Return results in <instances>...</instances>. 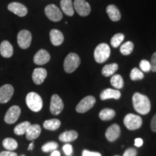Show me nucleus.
Listing matches in <instances>:
<instances>
[{
	"label": "nucleus",
	"instance_id": "nucleus-4",
	"mask_svg": "<svg viewBox=\"0 0 156 156\" xmlns=\"http://www.w3.org/2000/svg\"><path fill=\"white\" fill-rule=\"evenodd\" d=\"M80 64V58L75 53H70L67 56L64 62V69L67 73L75 72Z\"/></svg>",
	"mask_w": 156,
	"mask_h": 156
},
{
	"label": "nucleus",
	"instance_id": "nucleus-30",
	"mask_svg": "<svg viewBox=\"0 0 156 156\" xmlns=\"http://www.w3.org/2000/svg\"><path fill=\"white\" fill-rule=\"evenodd\" d=\"M134 49V44L132 41H127L121 46L120 52L124 56L129 55Z\"/></svg>",
	"mask_w": 156,
	"mask_h": 156
},
{
	"label": "nucleus",
	"instance_id": "nucleus-10",
	"mask_svg": "<svg viewBox=\"0 0 156 156\" xmlns=\"http://www.w3.org/2000/svg\"><path fill=\"white\" fill-rule=\"evenodd\" d=\"M73 6L75 11L82 17L87 16L90 13V6L85 0H75Z\"/></svg>",
	"mask_w": 156,
	"mask_h": 156
},
{
	"label": "nucleus",
	"instance_id": "nucleus-27",
	"mask_svg": "<svg viewBox=\"0 0 156 156\" xmlns=\"http://www.w3.org/2000/svg\"><path fill=\"white\" fill-rule=\"evenodd\" d=\"M3 147L5 148L6 150L9 151H12L16 150L17 147H18V144L17 142L13 138H5L2 142Z\"/></svg>",
	"mask_w": 156,
	"mask_h": 156
},
{
	"label": "nucleus",
	"instance_id": "nucleus-32",
	"mask_svg": "<svg viewBox=\"0 0 156 156\" xmlns=\"http://www.w3.org/2000/svg\"><path fill=\"white\" fill-rule=\"evenodd\" d=\"M124 39V36L122 34H116L112 38L111 40V44L114 48H117L122 44Z\"/></svg>",
	"mask_w": 156,
	"mask_h": 156
},
{
	"label": "nucleus",
	"instance_id": "nucleus-46",
	"mask_svg": "<svg viewBox=\"0 0 156 156\" xmlns=\"http://www.w3.org/2000/svg\"><path fill=\"white\" fill-rule=\"evenodd\" d=\"M67 156H71V155H67Z\"/></svg>",
	"mask_w": 156,
	"mask_h": 156
},
{
	"label": "nucleus",
	"instance_id": "nucleus-11",
	"mask_svg": "<svg viewBox=\"0 0 156 156\" xmlns=\"http://www.w3.org/2000/svg\"><path fill=\"white\" fill-rule=\"evenodd\" d=\"M21 114V109L18 106H12L8 109L5 116V122L7 124H14L18 120Z\"/></svg>",
	"mask_w": 156,
	"mask_h": 156
},
{
	"label": "nucleus",
	"instance_id": "nucleus-38",
	"mask_svg": "<svg viewBox=\"0 0 156 156\" xmlns=\"http://www.w3.org/2000/svg\"><path fill=\"white\" fill-rule=\"evenodd\" d=\"M82 156H102L100 153L97 152H91L87 150H84L82 153Z\"/></svg>",
	"mask_w": 156,
	"mask_h": 156
},
{
	"label": "nucleus",
	"instance_id": "nucleus-8",
	"mask_svg": "<svg viewBox=\"0 0 156 156\" xmlns=\"http://www.w3.org/2000/svg\"><path fill=\"white\" fill-rule=\"evenodd\" d=\"M17 44L19 46L23 49H26L30 47L31 41H32V35L30 31L23 30L20 31L17 34Z\"/></svg>",
	"mask_w": 156,
	"mask_h": 156
},
{
	"label": "nucleus",
	"instance_id": "nucleus-39",
	"mask_svg": "<svg viewBox=\"0 0 156 156\" xmlns=\"http://www.w3.org/2000/svg\"><path fill=\"white\" fill-rule=\"evenodd\" d=\"M151 128L152 131L154 132H156V114L154 115V116L152 119L151 122Z\"/></svg>",
	"mask_w": 156,
	"mask_h": 156
},
{
	"label": "nucleus",
	"instance_id": "nucleus-23",
	"mask_svg": "<svg viewBox=\"0 0 156 156\" xmlns=\"http://www.w3.org/2000/svg\"><path fill=\"white\" fill-rule=\"evenodd\" d=\"M77 137V132L75 131V130H69V131H66L60 134L59 136H58V139L62 142H70L75 140Z\"/></svg>",
	"mask_w": 156,
	"mask_h": 156
},
{
	"label": "nucleus",
	"instance_id": "nucleus-1",
	"mask_svg": "<svg viewBox=\"0 0 156 156\" xmlns=\"http://www.w3.org/2000/svg\"><path fill=\"white\" fill-rule=\"evenodd\" d=\"M132 103L134 110L140 114L146 115L151 112V101L145 95L135 93L132 97Z\"/></svg>",
	"mask_w": 156,
	"mask_h": 156
},
{
	"label": "nucleus",
	"instance_id": "nucleus-5",
	"mask_svg": "<svg viewBox=\"0 0 156 156\" xmlns=\"http://www.w3.org/2000/svg\"><path fill=\"white\" fill-rule=\"evenodd\" d=\"M124 124L129 130H136L141 127L142 119L138 115L129 114L124 117Z\"/></svg>",
	"mask_w": 156,
	"mask_h": 156
},
{
	"label": "nucleus",
	"instance_id": "nucleus-18",
	"mask_svg": "<svg viewBox=\"0 0 156 156\" xmlns=\"http://www.w3.org/2000/svg\"><path fill=\"white\" fill-rule=\"evenodd\" d=\"M41 128L38 124H31L27 130L26 139L28 140H34L40 136Z\"/></svg>",
	"mask_w": 156,
	"mask_h": 156
},
{
	"label": "nucleus",
	"instance_id": "nucleus-26",
	"mask_svg": "<svg viewBox=\"0 0 156 156\" xmlns=\"http://www.w3.org/2000/svg\"><path fill=\"white\" fill-rule=\"evenodd\" d=\"M116 115L114 110L111 108H104L99 113V118L102 121L112 120Z\"/></svg>",
	"mask_w": 156,
	"mask_h": 156
},
{
	"label": "nucleus",
	"instance_id": "nucleus-24",
	"mask_svg": "<svg viewBox=\"0 0 156 156\" xmlns=\"http://www.w3.org/2000/svg\"><path fill=\"white\" fill-rule=\"evenodd\" d=\"M119 65L116 63L109 64L105 65L102 69V75L105 77H110V76L114 75L115 73L118 70Z\"/></svg>",
	"mask_w": 156,
	"mask_h": 156
},
{
	"label": "nucleus",
	"instance_id": "nucleus-14",
	"mask_svg": "<svg viewBox=\"0 0 156 156\" xmlns=\"http://www.w3.org/2000/svg\"><path fill=\"white\" fill-rule=\"evenodd\" d=\"M8 9L19 17H24L28 13V9L23 4L19 2H12L9 4Z\"/></svg>",
	"mask_w": 156,
	"mask_h": 156
},
{
	"label": "nucleus",
	"instance_id": "nucleus-31",
	"mask_svg": "<svg viewBox=\"0 0 156 156\" xmlns=\"http://www.w3.org/2000/svg\"><path fill=\"white\" fill-rule=\"evenodd\" d=\"M58 147V145L57 142H48L47 143L44 144L42 146L41 150L44 153H49V152H53L54 151H56Z\"/></svg>",
	"mask_w": 156,
	"mask_h": 156
},
{
	"label": "nucleus",
	"instance_id": "nucleus-28",
	"mask_svg": "<svg viewBox=\"0 0 156 156\" xmlns=\"http://www.w3.org/2000/svg\"><path fill=\"white\" fill-rule=\"evenodd\" d=\"M30 125V123L28 122V121L20 123V124H17L15 127L14 133L16 135H23V134L26 133L27 130H28V129Z\"/></svg>",
	"mask_w": 156,
	"mask_h": 156
},
{
	"label": "nucleus",
	"instance_id": "nucleus-17",
	"mask_svg": "<svg viewBox=\"0 0 156 156\" xmlns=\"http://www.w3.org/2000/svg\"><path fill=\"white\" fill-rule=\"evenodd\" d=\"M121 95H122L121 92L119 91L118 90L108 88L104 90H103L102 92H101L100 95V98L102 101L111 98H114L116 99V100H118V99H119L121 98Z\"/></svg>",
	"mask_w": 156,
	"mask_h": 156
},
{
	"label": "nucleus",
	"instance_id": "nucleus-35",
	"mask_svg": "<svg viewBox=\"0 0 156 156\" xmlns=\"http://www.w3.org/2000/svg\"><path fill=\"white\" fill-rule=\"evenodd\" d=\"M63 151L67 155H71L73 153V146L70 145V144H66L63 147Z\"/></svg>",
	"mask_w": 156,
	"mask_h": 156
},
{
	"label": "nucleus",
	"instance_id": "nucleus-7",
	"mask_svg": "<svg viewBox=\"0 0 156 156\" xmlns=\"http://www.w3.org/2000/svg\"><path fill=\"white\" fill-rule=\"evenodd\" d=\"M45 14L50 20L58 22L62 19V12L58 7L54 5H49L45 8Z\"/></svg>",
	"mask_w": 156,
	"mask_h": 156
},
{
	"label": "nucleus",
	"instance_id": "nucleus-36",
	"mask_svg": "<svg viewBox=\"0 0 156 156\" xmlns=\"http://www.w3.org/2000/svg\"><path fill=\"white\" fill-rule=\"evenodd\" d=\"M136 155H137V151L135 148L130 147L124 152L123 156H136Z\"/></svg>",
	"mask_w": 156,
	"mask_h": 156
},
{
	"label": "nucleus",
	"instance_id": "nucleus-45",
	"mask_svg": "<svg viewBox=\"0 0 156 156\" xmlns=\"http://www.w3.org/2000/svg\"><path fill=\"white\" fill-rule=\"evenodd\" d=\"M114 156H120V155H114Z\"/></svg>",
	"mask_w": 156,
	"mask_h": 156
},
{
	"label": "nucleus",
	"instance_id": "nucleus-19",
	"mask_svg": "<svg viewBox=\"0 0 156 156\" xmlns=\"http://www.w3.org/2000/svg\"><path fill=\"white\" fill-rule=\"evenodd\" d=\"M50 40L54 46H60L64 42V35L57 29H53L50 31Z\"/></svg>",
	"mask_w": 156,
	"mask_h": 156
},
{
	"label": "nucleus",
	"instance_id": "nucleus-13",
	"mask_svg": "<svg viewBox=\"0 0 156 156\" xmlns=\"http://www.w3.org/2000/svg\"><path fill=\"white\" fill-rule=\"evenodd\" d=\"M121 134V129L120 126L116 124H112L107 129L105 136H106V139L109 142H114L115 140L118 139L119 137Z\"/></svg>",
	"mask_w": 156,
	"mask_h": 156
},
{
	"label": "nucleus",
	"instance_id": "nucleus-37",
	"mask_svg": "<svg viewBox=\"0 0 156 156\" xmlns=\"http://www.w3.org/2000/svg\"><path fill=\"white\" fill-rule=\"evenodd\" d=\"M151 70L154 73L156 72V51L152 55L151 60Z\"/></svg>",
	"mask_w": 156,
	"mask_h": 156
},
{
	"label": "nucleus",
	"instance_id": "nucleus-33",
	"mask_svg": "<svg viewBox=\"0 0 156 156\" xmlns=\"http://www.w3.org/2000/svg\"><path fill=\"white\" fill-rule=\"evenodd\" d=\"M130 78L133 81L140 80L144 78V74L138 68H133L130 73Z\"/></svg>",
	"mask_w": 156,
	"mask_h": 156
},
{
	"label": "nucleus",
	"instance_id": "nucleus-2",
	"mask_svg": "<svg viewBox=\"0 0 156 156\" xmlns=\"http://www.w3.org/2000/svg\"><path fill=\"white\" fill-rule=\"evenodd\" d=\"M26 104L32 112H38L42 109L43 107V101L41 97L37 93L30 92L27 95L26 98Z\"/></svg>",
	"mask_w": 156,
	"mask_h": 156
},
{
	"label": "nucleus",
	"instance_id": "nucleus-6",
	"mask_svg": "<svg viewBox=\"0 0 156 156\" xmlns=\"http://www.w3.org/2000/svg\"><path fill=\"white\" fill-rule=\"evenodd\" d=\"M95 102H96V100L93 95H88V96L85 97L76 106V112L80 113V114L87 112V111H89L94 106Z\"/></svg>",
	"mask_w": 156,
	"mask_h": 156
},
{
	"label": "nucleus",
	"instance_id": "nucleus-40",
	"mask_svg": "<svg viewBox=\"0 0 156 156\" xmlns=\"http://www.w3.org/2000/svg\"><path fill=\"white\" fill-rule=\"evenodd\" d=\"M0 156H17V154L12 151H2L0 153Z\"/></svg>",
	"mask_w": 156,
	"mask_h": 156
},
{
	"label": "nucleus",
	"instance_id": "nucleus-25",
	"mask_svg": "<svg viewBox=\"0 0 156 156\" xmlns=\"http://www.w3.org/2000/svg\"><path fill=\"white\" fill-rule=\"evenodd\" d=\"M61 126V122L57 119H51L46 120L44 123V127L46 129L54 131L58 129Z\"/></svg>",
	"mask_w": 156,
	"mask_h": 156
},
{
	"label": "nucleus",
	"instance_id": "nucleus-22",
	"mask_svg": "<svg viewBox=\"0 0 156 156\" xmlns=\"http://www.w3.org/2000/svg\"><path fill=\"white\" fill-rule=\"evenodd\" d=\"M106 12L108 14L109 18L114 22H117L120 20L121 13L119 9L117 8L114 5H110L107 7Z\"/></svg>",
	"mask_w": 156,
	"mask_h": 156
},
{
	"label": "nucleus",
	"instance_id": "nucleus-43",
	"mask_svg": "<svg viewBox=\"0 0 156 156\" xmlns=\"http://www.w3.org/2000/svg\"><path fill=\"white\" fill-rule=\"evenodd\" d=\"M34 147V142H31L30 145H29L28 151H33Z\"/></svg>",
	"mask_w": 156,
	"mask_h": 156
},
{
	"label": "nucleus",
	"instance_id": "nucleus-29",
	"mask_svg": "<svg viewBox=\"0 0 156 156\" xmlns=\"http://www.w3.org/2000/svg\"><path fill=\"white\" fill-rule=\"evenodd\" d=\"M111 84L114 87L116 90L122 89L124 86V80L123 78L120 75H112V79H111Z\"/></svg>",
	"mask_w": 156,
	"mask_h": 156
},
{
	"label": "nucleus",
	"instance_id": "nucleus-16",
	"mask_svg": "<svg viewBox=\"0 0 156 156\" xmlns=\"http://www.w3.org/2000/svg\"><path fill=\"white\" fill-rule=\"evenodd\" d=\"M46 77H47V71L44 68H36L32 75L33 81L36 85L42 84Z\"/></svg>",
	"mask_w": 156,
	"mask_h": 156
},
{
	"label": "nucleus",
	"instance_id": "nucleus-42",
	"mask_svg": "<svg viewBox=\"0 0 156 156\" xmlns=\"http://www.w3.org/2000/svg\"><path fill=\"white\" fill-rule=\"evenodd\" d=\"M51 156H61V154H60L59 152L58 151H54L52 152L51 154Z\"/></svg>",
	"mask_w": 156,
	"mask_h": 156
},
{
	"label": "nucleus",
	"instance_id": "nucleus-15",
	"mask_svg": "<svg viewBox=\"0 0 156 156\" xmlns=\"http://www.w3.org/2000/svg\"><path fill=\"white\" fill-rule=\"evenodd\" d=\"M50 54L47 51L41 49L35 54L34 62L37 65H44V64L48 63L50 61Z\"/></svg>",
	"mask_w": 156,
	"mask_h": 156
},
{
	"label": "nucleus",
	"instance_id": "nucleus-41",
	"mask_svg": "<svg viewBox=\"0 0 156 156\" xmlns=\"http://www.w3.org/2000/svg\"><path fill=\"white\" fill-rule=\"evenodd\" d=\"M134 145L137 147H141L143 145V140L141 138H136L135 140H134Z\"/></svg>",
	"mask_w": 156,
	"mask_h": 156
},
{
	"label": "nucleus",
	"instance_id": "nucleus-44",
	"mask_svg": "<svg viewBox=\"0 0 156 156\" xmlns=\"http://www.w3.org/2000/svg\"><path fill=\"white\" fill-rule=\"evenodd\" d=\"M21 156H25V155H21Z\"/></svg>",
	"mask_w": 156,
	"mask_h": 156
},
{
	"label": "nucleus",
	"instance_id": "nucleus-34",
	"mask_svg": "<svg viewBox=\"0 0 156 156\" xmlns=\"http://www.w3.org/2000/svg\"><path fill=\"white\" fill-rule=\"evenodd\" d=\"M140 67L141 69L142 72H145V73H148L151 70V66L150 62L147 60L143 59L140 62Z\"/></svg>",
	"mask_w": 156,
	"mask_h": 156
},
{
	"label": "nucleus",
	"instance_id": "nucleus-3",
	"mask_svg": "<svg viewBox=\"0 0 156 156\" xmlns=\"http://www.w3.org/2000/svg\"><path fill=\"white\" fill-rule=\"evenodd\" d=\"M111 54V49L108 44H100L94 51V58L97 63L102 64L107 61Z\"/></svg>",
	"mask_w": 156,
	"mask_h": 156
},
{
	"label": "nucleus",
	"instance_id": "nucleus-21",
	"mask_svg": "<svg viewBox=\"0 0 156 156\" xmlns=\"http://www.w3.org/2000/svg\"><path fill=\"white\" fill-rule=\"evenodd\" d=\"M61 9L63 12L68 16H73L75 13L73 3L72 0H62L60 2Z\"/></svg>",
	"mask_w": 156,
	"mask_h": 156
},
{
	"label": "nucleus",
	"instance_id": "nucleus-9",
	"mask_svg": "<svg viewBox=\"0 0 156 156\" xmlns=\"http://www.w3.org/2000/svg\"><path fill=\"white\" fill-rule=\"evenodd\" d=\"M64 109V103L58 95L54 94L51 96L50 103V112L53 115L61 114Z\"/></svg>",
	"mask_w": 156,
	"mask_h": 156
},
{
	"label": "nucleus",
	"instance_id": "nucleus-20",
	"mask_svg": "<svg viewBox=\"0 0 156 156\" xmlns=\"http://www.w3.org/2000/svg\"><path fill=\"white\" fill-rule=\"evenodd\" d=\"M0 54L5 58H9L13 55V47L8 41H4L0 45Z\"/></svg>",
	"mask_w": 156,
	"mask_h": 156
},
{
	"label": "nucleus",
	"instance_id": "nucleus-12",
	"mask_svg": "<svg viewBox=\"0 0 156 156\" xmlns=\"http://www.w3.org/2000/svg\"><path fill=\"white\" fill-rule=\"evenodd\" d=\"M14 93V88L11 85L6 84L0 87V103H6L10 100Z\"/></svg>",
	"mask_w": 156,
	"mask_h": 156
}]
</instances>
